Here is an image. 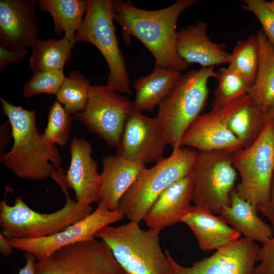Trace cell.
<instances>
[{
  "instance_id": "obj_35",
  "label": "cell",
  "mask_w": 274,
  "mask_h": 274,
  "mask_svg": "<svg viewBox=\"0 0 274 274\" xmlns=\"http://www.w3.org/2000/svg\"><path fill=\"white\" fill-rule=\"evenodd\" d=\"M28 52V49L16 51L0 46V72H3L8 65L24 59Z\"/></svg>"
},
{
  "instance_id": "obj_33",
  "label": "cell",
  "mask_w": 274,
  "mask_h": 274,
  "mask_svg": "<svg viewBox=\"0 0 274 274\" xmlns=\"http://www.w3.org/2000/svg\"><path fill=\"white\" fill-rule=\"evenodd\" d=\"M243 8L253 13L261 23L268 39L274 45V13L264 0H244Z\"/></svg>"
},
{
  "instance_id": "obj_23",
  "label": "cell",
  "mask_w": 274,
  "mask_h": 274,
  "mask_svg": "<svg viewBox=\"0 0 274 274\" xmlns=\"http://www.w3.org/2000/svg\"><path fill=\"white\" fill-rule=\"evenodd\" d=\"M231 203L217 211L220 217L245 238L264 243L273 236L272 227L260 219L257 211L242 198L234 188L230 194Z\"/></svg>"
},
{
  "instance_id": "obj_22",
  "label": "cell",
  "mask_w": 274,
  "mask_h": 274,
  "mask_svg": "<svg viewBox=\"0 0 274 274\" xmlns=\"http://www.w3.org/2000/svg\"><path fill=\"white\" fill-rule=\"evenodd\" d=\"M181 222L191 230L199 248L206 252L216 251L239 239L241 235L220 216L195 206H191Z\"/></svg>"
},
{
  "instance_id": "obj_38",
  "label": "cell",
  "mask_w": 274,
  "mask_h": 274,
  "mask_svg": "<svg viewBox=\"0 0 274 274\" xmlns=\"http://www.w3.org/2000/svg\"><path fill=\"white\" fill-rule=\"evenodd\" d=\"M9 239L0 233V252L5 256H9L13 253V249Z\"/></svg>"
},
{
  "instance_id": "obj_16",
  "label": "cell",
  "mask_w": 274,
  "mask_h": 274,
  "mask_svg": "<svg viewBox=\"0 0 274 274\" xmlns=\"http://www.w3.org/2000/svg\"><path fill=\"white\" fill-rule=\"evenodd\" d=\"M188 146L199 152L223 151L233 153L245 148L224 122L223 108L200 114L183 135L179 147Z\"/></svg>"
},
{
  "instance_id": "obj_25",
  "label": "cell",
  "mask_w": 274,
  "mask_h": 274,
  "mask_svg": "<svg viewBox=\"0 0 274 274\" xmlns=\"http://www.w3.org/2000/svg\"><path fill=\"white\" fill-rule=\"evenodd\" d=\"M259 51V62L255 81L249 95L252 100L268 110L274 106V45L263 31L256 34Z\"/></svg>"
},
{
  "instance_id": "obj_9",
  "label": "cell",
  "mask_w": 274,
  "mask_h": 274,
  "mask_svg": "<svg viewBox=\"0 0 274 274\" xmlns=\"http://www.w3.org/2000/svg\"><path fill=\"white\" fill-rule=\"evenodd\" d=\"M191 174L194 206L211 212L230 206V194L237 178L232 153L198 151Z\"/></svg>"
},
{
  "instance_id": "obj_24",
  "label": "cell",
  "mask_w": 274,
  "mask_h": 274,
  "mask_svg": "<svg viewBox=\"0 0 274 274\" xmlns=\"http://www.w3.org/2000/svg\"><path fill=\"white\" fill-rule=\"evenodd\" d=\"M181 73L168 70L155 63L154 71L139 78L134 82L135 97L133 108L140 112H152L166 97Z\"/></svg>"
},
{
  "instance_id": "obj_29",
  "label": "cell",
  "mask_w": 274,
  "mask_h": 274,
  "mask_svg": "<svg viewBox=\"0 0 274 274\" xmlns=\"http://www.w3.org/2000/svg\"><path fill=\"white\" fill-rule=\"evenodd\" d=\"M218 84L214 92L212 109L222 108L247 95L251 85L228 67L216 72Z\"/></svg>"
},
{
  "instance_id": "obj_17",
  "label": "cell",
  "mask_w": 274,
  "mask_h": 274,
  "mask_svg": "<svg viewBox=\"0 0 274 274\" xmlns=\"http://www.w3.org/2000/svg\"><path fill=\"white\" fill-rule=\"evenodd\" d=\"M92 147L83 138H74L70 145L71 162L65 176L67 188L73 189L76 201L83 205L99 202L100 174L96 161L91 157Z\"/></svg>"
},
{
  "instance_id": "obj_34",
  "label": "cell",
  "mask_w": 274,
  "mask_h": 274,
  "mask_svg": "<svg viewBox=\"0 0 274 274\" xmlns=\"http://www.w3.org/2000/svg\"><path fill=\"white\" fill-rule=\"evenodd\" d=\"M257 261L260 264L255 266L254 274H274V236L259 247Z\"/></svg>"
},
{
  "instance_id": "obj_14",
  "label": "cell",
  "mask_w": 274,
  "mask_h": 274,
  "mask_svg": "<svg viewBox=\"0 0 274 274\" xmlns=\"http://www.w3.org/2000/svg\"><path fill=\"white\" fill-rule=\"evenodd\" d=\"M166 145L156 117L133 108L127 117L116 154L146 165L161 159Z\"/></svg>"
},
{
  "instance_id": "obj_4",
  "label": "cell",
  "mask_w": 274,
  "mask_h": 274,
  "mask_svg": "<svg viewBox=\"0 0 274 274\" xmlns=\"http://www.w3.org/2000/svg\"><path fill=\"white\" fill-rule=\"evenodd\" d=\"M159 232L144 230L139 223L129 222L99 230L95 237L110 248L127 274H172L169 259L159 243Z\"/></svg>"
},
{
  "instance_id": "obj_10",
  "label": "cell",
  "mask_w": 274,
  "mask_h": 274,
  "mask_svg": "<svg viewBox=\"0 0 274 274\" xmlns=\"http://www.w3.org/2000/svg\"><path fill=\"white\" fill-rule=\"evenodd\" d=\"M35 274H127L109 246L95 238L62 247L35 263Z\"/></svg>"
},
{
  "instance_id": "obj_3",
  "label": "cell",
  "mask_w": 274,
  "mask_h": 274,
  "mask_svg": "<svg viewBox=\"0 0 274 274\" xmlns=\"http://www.w3.org/2000/svg\"><path fill=\"white\" fill-rule=\"evenodd\" d=\"M212 78H217L214 66L189 71L181 76L159 104L155 117L166 145L179 147L184 132L207 104L208 83Z\"/></svg>"
},
{
  "instance_id": "obj_13",
  "label": "cell",
  "mask_w": 274,
  "mask_h": 274,
  "mask_svg": "<svg viewBox=\"0 0 274 274\" xmlns=\"http://www.w3.org/2000/svg\"><path fill=\"white\" fill-rule=\"evenodd\" d=\"M259 248L255 242L239 238L189 267L179 264L168 250L165 253L170 262L172 274H254Z\"/></svg>"
},
{
  "instance_id": "obj_32",
  "label": "cell",
  "mask_w": 274,
  "mask_h": 274,
  "mask_svg": "<svg viewBox=\"0 0 274 274\" xmlns=\"http://www.w3.org/2000/svg\"><path fill=\"white\" fill-rule=\"evenodd\" d=\"M65 78L63 70L35 73L23 86L24 96L30 98L42 93L56 95Z\"/></svg>"
},
{
  "instance_id": "obj_8",
  "label": "cell",
  "mask_w": 274,
  "mask_h": 274,
  "mask_svg": "<svg viewBox=\"0 0 274 274\" xmlns=\"http://www.w3.org/2000/svg\"><path fill=\"white\" fill-rule=\"evenodd\" d=\"M241 177L235 188L239 195L257 211L269 201L274 177V125L270 120L251 145L232 153Z\"/></svg>"
},
{
  "instance_id": "obj_6",
  "label": "cell",
  "mask_w": 274,
  "mask_h": 274,
  "mask_svg": "<svg viewBox=\"0 0 274 274\" xmlns=\"http://www.w3.org/2000/svg\"><path fill=\"white\" fill-rule=\"evenodd\" d=\"M197 152L176 147L169 157L151 168L145 167L121 199L117 209L130 221L140 223L167 187L190 173Z\"/></svg>"
},
{
  "instance_id": "obj_18",
  "label": "cell",
  "mask_w": 274,
  "mask_h": 274,
  "mask_svg": "<svg viewBox=\"0 0 274 274\" xmlns=\"http://www.w3.org/2000/svg\"><path fill=\"white\" fill-rule=\"evenodd\" d=\"M193 188L191 172L167 187L143 219L149 229L159 233L181 222L191 206Z\"/></svg>"
},
{
  "instance_id": "obj_2",
  "label": "cell",
  "mask_w": 274,
  "mask_h": 274,
  "mask_svg": "<svg viewBox=\"0 0 274 274\" xmlns=\"http://www.w3.org/2000/svg\"><path fill=\"white\" fill-rule=\"evenodd\" d=\"M0 100L14 140L10 150L1 155V162L21 179L42 181L50 177L55 181L61 156L56 146L38 132L36 110L15 106L2 97Z\"/></svg>"
},
{
  "instance_id": "obj_5",
  "label": "cell",
  "mask_w": 274,
  "mask_h": 274,
  "mask_svg": "<svg viewBox=\"0 0 274 274\" xmlns=\"http://www.w3.org/2000/svg\"><path fill=\"white\" fill-rule=\"evenodd\" d=\"M66 197L64 206L49 214L30 209L22 198L17 197L13 206L7 203L6 195L0 203L1 233L8 239H36L52 235L82 220L93 211L70 198L66 187L61 188Z\"/></svg>"
},
{
  "instance_id": "obj_36",
  "label": "cell",
  "mask_w": 274,
  "mask_h": 274,
  "mask_svg": "<svg viewBox=\"0 0 274 274\" xmlns=\"http://www.w3.org/2000/svg\"><path fill=\"white\" fill-rule=\"evenodd\" d=\"M257 211L268 218L274 230V177L273 178L270 196L268 202L265 205L259 207Z\"/></svg>"
},
{
  "instance_id": "obj_39",
  "label": "cell",
  "mask_w": 274,
  "mask_h": 274,
  "mask_svg": "<svg viewBox=\"0 0 274 274\" xmlns=\"http://www.w3.org/2000/svg\"><path fill=\"white\" fill-rule=\"evenodd\" d=\"M269 117L274 125V106L268 110Z\"/></svg>"
},
{
  "instance_id": "obj_26",
  "label": "cell",
  "mask_w": 274,
  "mask_h": 274,
  "mask_svg": "<svg viewBox=\"0 0 274 274\" xmlns=\"http://www.w3.org/2000/svg\"><path fill=\"white\" fill-rule=\"evenodd\" d=\"M40 12L49 13L54 22L56 35L75 41V33L85 14L87 4L81 0H38Z\"/></svg>"
},
{
  "instance_id": "obj_20",
  "label": "cell",
  "mask_w": 274,
  "mask_h": 274,
  "mask_svg": "<svg viewBox=\"0 0 274 274\" xmlns=\"http://www.w3.org/2000/svg\"><path fill=\"white\" fill-rule=\"evenodd\" d=\"M102 165L100 200L110 210H116L121 199L146 167V165L132 161L117 154L105 156Z\"/></svg>"
},
{
  "instance_id": "obj_1",
  "label": "cell",
  "mask_w": 274,
  "mask_h": 274,
  "mask_svg": "<svg viewBox=\"0 0 274 274\" xmlns=\"http://www.w3.org/2000/svg\"><path fill=\"white\" fill-rule=\"evenodd\" d=\"M112 1L114 19L121 27L125 44L129 45L133 36L150 51L155 64L181 73L188 68L176 48L177 24L181 14L198 1L178 0L155 10L139 9L128 1Z\"/></svg>"
},
{
  "instance_id": "obj_28",
  "label": "cell",
  "mask_w": 274,
  "mask_h": 274,
  "mask_svg": "<svg viewBox=\"0 0 274 274\" xmlns=\"http://www.w3.org/2000/svg\"><path fill=\"white\" fill-rule=\"evenodd\" d=\"M91 86L89 80L81 73L72 71L56 95L57 100L70 115L81 112L86 107Z\"/></svg>"
},
{
  "instance_id": "obj_15",
  "label": "cell",
  "mask_w": 274,
  "mask_h": 274,
  "mask_svg": "<svg viewBox=\"0 0 274 274\" xmlns=\"http://www.w3.org/2000/svg\"><path fill=\"white\" fill-rule=\"evenodd\" d=\"M38 0L0 1V44L12 51L31 48L40 37Z\"/></svg>"
},
{
  "instance_id": "obj_19",
  "label": "cell",
  "mask_w": 274,
  "mask_h": 274,
  "mask_svg": "<svg viewBox=\"0 0 274 274\" xmlns=\"http://www.w3.org/2000/svg\"><path fill=\"white\" fill-rule=\"evenodd\" d=\"M208 23L199 21L177 31L176 48L181 58L188 64L196 63L201 68L229 64L230 54L223 44L212 42L207 31Z\"/></svg>"
},
{
  "instance_id": "obj_27",
  "label": "cell",
  "mask_w": 274,
  "mask_h": 274,
  "mask_svg": "<svg viewBox=\"0 0 274 274\" xmlns=\"http://www.w3.org/2000/svg\"><path fill=\"white\" fill-rule=\"evenodd\" d=\"M76 43L64 36L62 39L39 38L33 43L29 65L35 73L58 70L63 67L72 56V51Z\"/></svg>"
},
{
  "instance_id": "obj_7",
  "label": "cell",
  "mask_w": 274,
  "mask_h": 274,
  "mask_svg": "<svg viewBox=\"0 0 274 274\" xmlns=\"http://www.w3.org/2000/svg\"><path fill=\"white\" fill-rule=\"evenodd\" d=\"M86 1L87 10L75 33V41L94 45L108 65L109 74L106 85L119 93L131 95L129 75L113 22V1Z\"/></svg>"
},
{
  "instance_id": "obj_21",
  "label": "cell",
  "mask_w": 274,
  "mask_h": 274,
  "mask_svg": "<svg viewBox=\"0 0 274 274\" xmlns=\"http://www.w3.org/2000/svg\"><path fill=\"white\" fill-rule=\"evenodd\" d=\"M223 110L225 123L245 148L255 142L270 121L268 110L254 102L248 94Z\"/></svg>"
},
{
  "instance_id": "obj_11",
  "label": "cell",
  "mask_w": 274,
  "mask_h": 274,
  "mask_svg": "<svg viewBox=\"0 0 274 274\" xmlns=\"http://www.w3.org/2000/svg\"><path fill=\"white\" fill-rule=\"evenodd\" d=\"M132 101L107 85L91 86L85 109L73 115L111 147H119Z\"/></svg>"
},
{
  "instance_id": "obj_40",
  "label": "cell",
  "mask_w": 274,
  "mask_h": 274,
  "mask_svg": "<svg viewBox=\"0 0 274 274\" xmlns=\"http://www.w3.org/2000/svg\"><path fill=\"white\" fill-rule=\"evenodd\" d=\"M266 4L268 7L273 11L274 13V1L270 2H266Z\"/></svg>"
},
{
  "instance_id": "obj_31",
  "label": "cell",
  "mask_w": 274,
  "mask_h": 274,
  "mask_svg": "<svg viewBox=\"0 0 274 274\" xmlns=\"http://www.w3.org/2000/svg\"><path fill=\"white\" fill-rule=\"evenodd\" d=\"M72 121L73 117L59 102L55 101L49 108L47 126L42 133L46 141L52 145H65Z\"/></svg>"
},
{
  "instance_id": "obj_37",
  "label": "cell",
  "mask_w": 274,
  "mask_h": 274,
  "mask_svg": "<svg viewBox=\"0 0 274 274\" xmlns=\"http://www.w3.org/2000/svg\"><path fill=\"white\" fill-rule=\"evenodd\" d=\"M25 257L26 263L18 274H35V263L37 258L33 254L25 252Z\"/></svg>"
},
{
  "instance_id": "obj_30",
  "label": "cell",
  "mask_w": 274,
  "mask_h": 274,
  "mask_svg": "<svg viewBox=\"0 0 274 274\" xmlns=\"http://www.w3.org/2000/svg\"><path fill=\"white\" fill-rule=\"evenodd\" d=\"M258 62V46L255 35L236 43L230 54L228 67L238 73L252 86L256 79Z\"/></svg>"
},
{
  "instance_id": "obj_12",
  "label": "cell",
  "mask_w": 274,
  "mask_h": 274,
  "mask_svg": "<svg viewBox=\"0 0 274 274\" xmlns=\"http://www.w3.org/2000/svg\"><path fill=\"white\" fill-rule=\"evenodd\" d=\"M124 217L120 210L111 211L100 200L90 214L59 232L43 238H12L9 241L13 249L29 252L35 256L38 261H41L62 247L95 239L99 230L123 220Z\"/></svg>"
}]
</instances>
